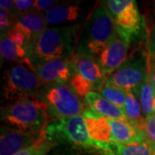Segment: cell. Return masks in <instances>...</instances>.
I'll list each match as a JSON object with an SVG mask.
<instances>
[{
  "label": "cell",
  "mask_w": 155,
  "mask_h": 155,
  "mask_svg": "<svg viewBox=\"0 0 155 155\" xmlns=\"http://www.w3.org/2000/svg\"><path fill=\"white\" fill-rule=\"evenodd\" d=\"M43 86L32 69L22 64H16L6 71L3 90L6 100L16 102L39 99Z\"/></svg>",
  "instance_id": "ba28073f"
},
{
  "label": "cell",
  "mask_w": 155,
  "mask_h": 155,
  "mask_svg": "<svg viewBox=\"0 0 155 155\" xmlns=\"http://www.w3.org/2000/svg\"><path fill=\"white\" fill-rule=\"evenodd\" d=\"M69 86L78 97H84V99L89 92L93 91L91 84L76 72H73V75L69 82Z\"/></svg>",
  "instance_id": "603a6c76"
},
{
  "label": "cell",
  "mask_w": 155,
  "mask_h": 155,
  "mask_svg": "<svg viewBox=\"0 0 155 155\" xmlns=\"http://www.w3.org/2000/svg\"><path fill=\"white\" fill-rule=\"evenodd\" d=\"M0 52L2 58L6 61H14L17 62V64H22L32 69L31 55L28 50L13 42L7 35L1 37Z\"/></svg>",
  "instance_id": "e0dca14e"
},
{
  "label": "cell",
  "mask_w": 155,
  "mask_h": 155,
  "mask_svg": "<svg viewBox=\"0 0 155 155\" xmlns=\"http://www.w3.org/2000/svg\"><path fill=\"white\" fill-rule=\"evenodd\" d=\"M149 79L152 85L155 89V62L149 65Z\"/></svg>",
  "instance_id": "4dcf8cb0"
},
{
  "label": "cell",
  "mask_w": 155,
  "mask_h": 155,
  "mask_svg": "<svg viewBox=\"0 0 155 155\" xmlns=\"http://www.w3.org/2000/svg\"><path fill=\"white\" fill-rule=\"evenodd\" d=\"M115 143L122 145L139 144L149 138L146 130L132 125L127 121L109 119Z\"/></svg>",
  "instance_id": "4fadbf2b"
},
{
  "label": "cell",
  "mask_w": 155,
  "mask_h": 155,
  "mask_svg": "<svg viewBox=\"0 0 155 155\" xmlns=\"http://www.w3.org/2000/svg\"><path fill=\"white\" fill-rule=\"evenodd\" d=\"M58 3L60 2L57 0H36L35 3L34 11H38L45 14L46 12L59 5Z\"/></svg>",
  "instance_id": "4316f807"
},
{
  "label": "cell",
  "mask_w": 155,
  "mask_h": 155,
  "mask_svg": "<svg viewBox=\"0 0 155 155\" xmlns=\"http://www.w3.org/2000/svg\"><path fill=\"white\" fill-rule=\"evenodd\" d=\"M153 15H154V17H155V1H153Z\"/></svg>",
  "instance_id": "1f68e13d"
},
{
  "label": "cell",
  "mask_w": 155,
  "mask_h": 155,
  "mask_svg": "<svg viewBox=\"0 0 155 155\" xmlns=\"http://www.w3.org/2000/svg\"><path fill=\"white\" fill-rule=\"evenodd\" d=\"M50 119L83 115L87 107L69 84L44 85L40 94Z\"/></svg>",
  "instance_id": "52a82bcc"
},
{
  "label": "cell",
  "mask_w": 155,
  "mask_h": 155,
  "mask_svg": "<svg viewBox=\"0 0 155 155\" xmlns=\"http://www.w3.org/2000/svg\"><path fill=\"white\" fill-rule=\"evenodd\" d=\"M35 3V1L34 0H15V17H17L24 13L34 11Z\"/></svg>",
  "instance_id": "484cf974"
},
{
  "label": "cell",
  "mask_w": 155,
  "mask_h": 155,
  "mask_svg": "<svg viewBox=\"0 0 155 155\" xmlns=\"http://www.w3.org/2000/svg\"><path fill=\"white\" fill-rule=\"evenodd\" d=\"M123 112L127 122L135 127L145 130L146 118L143 115L141 106L138 97L130 91H127Z\"/></svg>",
  "instance_id": "d6986e66"
},
{
  "label": "cell",
  "mask_w": 155,
  "mask_h": 155,
  "mask_svg": "<svg viewBox=\"0 0 155 155\" xmlns=\"http://www.w3.org/2000/svg\"><path fill=\"white\" fill-rule=\"evenodd\" d=\"M153 155H155V153H154V154H153Z\"/></svg>",
  "instance_id": "d6a6232c"
},
{
  "label": "cell",
  "mask_w": 155,
  "mask_h": 155,
  "mask_svg": "<svg viewBox=\"0 0 155 155\" xmlns=\"http://www.w3.org/2000/svg\"><path fill=\"white\" fill-rule=\"evenodd\" d=\"M45 134L50 141L57 139L75 146L99 150L104 155H116V151L112 149L114 145L104 146L91 138L83 115L52 119L45 128Z\"/></svg>",
  "instance_id": "277c9868"
},
{
  "label": "cell",
  "mask_w": 155,
  "mask_h": 155,
  "mask_svg": "<svg viewBox=\"0 0 155 155\" xmlns=\"http://www.w3.org/2000/svg\"><path fill=\"white\" fill-rule=\"evenodd\" d=\"M147 58L150 64L155 62V26L152 28L147 43Z\"/></svg>",
  "instance_id": "83f0119b"
},
{
  "label": "cell",
  "mask_w": 155,
  "mask_h": 155,
  "mask_svg": "<svg viewBox=\"0 0 155 155\" xmlns=\"http://www.w3.org/2000/svg\"><path fill=\"white\" fill-rule=\"evenodd\" d=\"M138 99L145 118L155 116V89L150 82L149 74L141 86Z\"/></svg>",
  "instance_id": "44dd1931"
},
{
  "label": "cell",
  "mask_w": 155,
  "mask_h": 155,
  "mask_svg": "<svg viewBox=\"0 0 155 155\" xmlns=\"http://www.w3.org/2000/svg\"><path fill=\"white\" fill-rule=\"evenodd\" d=\"M33 71L43 85L69 84L73 75L71 59H58L35 67Z\"/></svg>",
  "instance_id": "30bf717a"
},
{
  "label": "cell",
  "mask_w": 155,
  "mask_h": 155,
  "mask_svg": "<svg viewBox=\"0 0 155 155\" xmlns=\"http://www.w3.org/2000/svg\"><path fill=\"white\" fill-rule=\"evenodd\" d=\"M0 8L9 11L15 17V6L13 0H1L0 1Z\"/></svg>",
  "instance_id": "f546056e"
},
{
  "label": "cell",
  "mask_w": 155,
  "mask_h": 155,
  "mask_svg": "<svg viewBox=\"0 0 155 155\" xmlns=\"http://www.w3.org/2000/svg\"><path fill=\"white\" fill-rule=\"evenodd\" d=\"M81 8L78 5L64 4L59 5L44 14L48 25L56 26L62 23L76 21L80 16Z\"/></svg>",
  "instance_id": "ac0fdd59"
},
{
  "label": "cell",
  "mask_w": 155,
  "mask_h": 155,
  "mask_svg": "<svg viewBox=\"0 0 155 155\" xmlns=\"http://www.w3.org/2000/svg\"><path fill=\"white\" fill-rule=\"evenodd\" d=\"M148 74V59L145 57L142 52H136L107 77L104 85L130 91L138 97Z\"/></svg>",
  "instance_id": "8992f818"
},
{
  "label": "cell",
  "mask_w": 155,
  "mask_h": 155,
  "mask_svg": "<svg viewBox=\"0 0 155 155\" xmlns=\"http://www.w3.org/2000/svg\"><path fill=\"white\" fill-rule=\"evenodd\" d=\"M116 155H153L155 153V142L148 138L145 141L133 145L115 143Z\"/></svg>",
  "instance_id": "ffe728a7"
},
{
  "label": "cell",
  "mask_w": 155,
  "mask_h": 155,
  "mask_svg": "<svg viewBox=\"0 0 155 155\" xmlns=\"http://www.w3.org/2000/svg\"><path fill=\"white\" fill-rule=\"evenodd\" d=\"M145 130L149 138L155 142V116L146 118Z\"/></svg>",
  "instance_id": "f1b7e54d"
},
{
  "label": "cell",
  "mask_w": 155,
  "mask_h": 155,
  "mask_svg": "<svg viewBox=\"0 0 155 155\" xmlns=\"http://www.w3.org/2000/svg\"><path fill=\"white\" fill-rule=\"evenodd\" d=\"M71 65L73 72L79 74L91 84L93 91H99L104 86L106 77L95 58L86 54H75L71 59Z\"/></svg>",
  "instance_id": "8fae6325"
},
{
  "label": "cell",
  "mask_w": 155,
  "mask_h": 155,
  "mask_svg": "<svg viewBox=\"0 0 155 155\" xmlns=\"http://www.w3.org/2000/svg\"><path fill=\"white\" fill-rule=\"evenodd\" d=\"M49 119L47 106L40 99L19 100L1 108L2 122L25 133L44 131Z\"/></svg>",
  "instance_id": "3957f363"
},
{
  "label": "cell",
  "mask_w": 155,
  "mask_h": 155,
  "mask_svg": "<svg viewBox=\"0 0 155 155\" xmlns=\"http://www.w3.org/2000/svg\"><path fill=\"white\" fill-rule=\"evenodd\" d=\"M116 35L113 17L105 7L100 4L89 15L79 35L75 54H86L97 60Z\"/></svg>",
  "instance_id": "7a4b0ae2"
},
{
  "label": "cell",
  "mask_w": 155,
  "mask_h": 155,
  "mask_svg": "<svg viewBox=\"0 0 155 155\" xmlns=\"http://www.w3.org/2000/svg\"><path fill=\"white\" fill-rule=\"evenodd\" d=\"M101 4L114 19L117 34L129 45L144 38L146 22L134 0H107Z\"/></svg>",
  "instance_id": "5b68a950"
},
{
  "label": "cell",
  "mask_w": 155,
  "mask_h": 155,
  "mask_svg": "<svg viewBox=\"0 0 155 155\" xmlns=\"http://www.w3.org/2000/svg\"><path fill=\"white\" fill-rule=\"evenodd\" d=\"M47 138L45 130L40 133H25L11 127H1L0 155H15L22 150Z\"/></svg>",
  "instance_id": "9c48e42d"
},
{
  "label": "cell",
  "mask_w": 155,
  "mask_h": 155,
  "mask_svg": "<svg viewBox=\"0 0 155 155\" xmlns=\"http://www.w3.org/2000/svg\"><path fill=\"white\" fill-rule=\"evenodd\" d=\"M91 138L104 146H113L114 140L108 118L94 114L87 107L83 113Z\"/></svg>",
  "instance_id": "5bb4252c"
},
{
  "label": "cell",
  "mask_w": 155,
  "mask_h": 155,
  "mask_svg": "<svg viewBox=\"0 0 155 155\" xmlns=\"http://www.w3.org/2000/svg\"><path fill=\"white\" fill-rule=\"evenodd\" d=\"M98 92L105 99L110 101L113 104H115L118 108L122 109V110H123V107H124L125 100H126L127 91H125L123 90H121V89L116 88V87L104 85Z\"/></svg>",
  "instance_id": "7402d4cb"
},
{
  "label": "cell",
  "mask_w": 155,
  "mask_h": 155,
  "mask_svg": "<svg viewBox=\"0 0 155 155\" xmlns=\"http://www.w3.org/2000/svg\"><path fill=\"white\" fill-rule=\"evenodd\" d=\"M79 25L48 28L34 46L32 69L48 61L72 59L79 38Z\"/></svg>",
  "instance_id": "6da1fadb"
},
{
  "label": "cell",
  "mask_w": 155,
  "mask_h": 155,
  "mask_svg": "<svg viewBox=\"0 0 155 155\" xmlns=\"http://www.w3.org/2000/svg\"><path fill=\"white\" fill-rule=\"evenodd\" d=\"M129 46L127 41L117 34L113 41L98 56L97 61L106 78L127 60Z\"/></svg>",
  "instance_id": "7c38bea8"
},
{
  "label": "cell",
  "mask_w": 155,
  "mask_h": 155,
  "mask_svg": "<svg viewBox=\"0 0 155 155\" xmlns=\"http://www.w3.org/2000/svg\"><path fill=\"white\" fill-rule=\"evenodd\" d=\"M17 17L9 11L0 8V31L1 37L5 35L17 25Z\"/></svg>",
  "instance_id": "d4e9b609"
},
{
  "label": "cell",
  "mask_w": 155,
  "mask_h": 155,
  "mask_svg": "<svg viewBox=\"0 0 155 155\" xmlns=\"http://www.w3.org/2000/svg\"><path fill=\"white\" fill-rule=\"evenodd\" d=\"M84 103L94 114L109 119H118L127 121V118L122 109L105 99L97 91H91L84 97Z\"/></svg>",
  "instance_id": "2e32d148"
},
{
  "label": "cell",
  "mask_w": 155,
  "mask_h": 155,
  "mask_svg": "<svg viewBox=\"0 0 155 155\" xmlns=\"http://www.w3.org/2000/svg\"><path fill=\"white\" fill-rule=\"evenodd\" d=\"M53 147L52 141L48 138L41 140L35 144L28 147V148L22 150L15 155H47Z\"/></svg>",
  "instance_id": "cb8c5ba5"
},
{
  "label": "cell",
  "mask_w": 155,
  "mask_h": 155,
  "mask_svg": "<svg viewBox=\"0 0 155 155\" xmlns=\"http://www.w3.org/2000/svg\"><path fill=\"white\" fill-rule=\"evenodd\" d=\"M17 20L16 26L26 35L33 47L48 25L44 14L38 11H29L22 14L17 17Z\"/></svg>",
  "instance_id": "9a60e30c"
}]
</instances>
